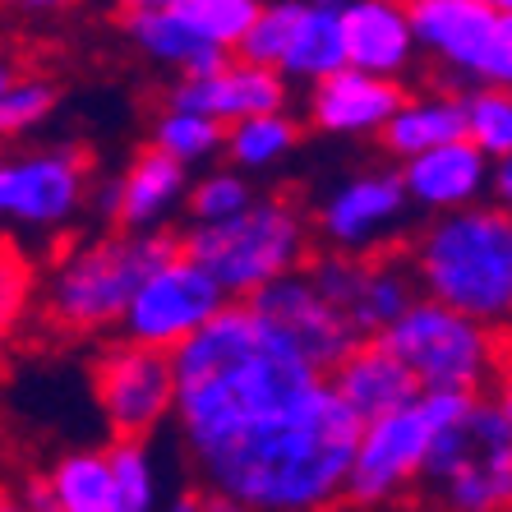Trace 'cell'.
Wrapping results in <instances>:
<instances>
[{"mask_svg": "<svg viewBox=\"0 0 512 512\" xmlns=\"http://www.w3.org/2000/svg\"><path fill=\"white\" fill-rule=\"evenodd\" d=\"M374 342L416 379L420 393L480 397L485 383L503 370V346L494 328H480L425 296H416V305Z\"/></svg>", "mask_w": 512, "mask_h": 512, "instance_id": "8992f818", "label": "cell"}, {"mask_svg": "<svg viewBox=\"0 0 512 512\" xmlns=\"http://www.w3.org/2000/svg\"><path fill=\"white\" fill-rule=\"evenodd\" d=\"M84 199V157L74 148L0 162V222L56 227Z\"/></svg>", "mask_w": 512, "mask_h": 512, "instance_id": "4fadbf2b", "label": "cell"}, {"mask_svg": "<svg viewBox=\"0 0 512 512\" xmlns=\"http://www.w3.org/2000/svg\"><path fill=\"white\" fill-rule=\"evenodd\" d=\"M406 213H411V199H406L397 171H365L328 199L319 227L333 254H370V245H379L388 231L402 227Z\"/></svg>", "mask_w": 512, "mask_h": 512, "instance_id": "5bb4252c", "label": "cell"}, {"mask_svg": "<svg viewBox=\"0 0 512 512\" xmlns=\"http://www.w3.org/2000/svg\"><path fill=\"white\" fill-rule=\"evenodd\" d=\"M406 102V93L388 79H370L356 70H337L333 79L314 84L310 116L328 134H374L383 130L393 111Z\"/></svg>", "mask_w": 512, "mask_h": 512, "instance_id": "d6986e66", "label": "cell"}, {"mask_svg": "<svg viewBox=\"0 0 512 512\" xmlns=\"http://www.w3.org/2000/svg\"><path fill=\"white\" fill-rule=\"evenodd\" d=\"M107 485H111V512H153L157 480L143 443H111L107 453Z\"/></svg>", "mask_w": 512, "mask_h": 512, "instance_id": "4316f807", "label": "cell"}, {"mask_svg": "<svg viewBox=\"0 0 512 512\" xmlns=\"http://www.w3.org/2000/svg\"><path fill=\"white\" fill-rule=\"evenodd\" d=\"M300 273L360 342L383 337L416 305V277L379 254H319Z\"/></svg>", "mask_w": 512, "mask_h": 512, "instance_id": "9c48e42d", "label": "cell"}, {"mask_svg": "<svg viewBox=\"0 0 512 512\" xmlns=\"http://www.w3.org/2000/svg\"><path fill=\"white\" fill-rule=\"evenodd\" d=\"M180 199H185V167H176L157 148H143L130 171L116 176V227L125 236L157 231V222H167Z\"/></svg>", "mask_w": 512, "mask_h": 512, "instance_id": "44dd1931", "label": "cell"}, {"mask_svg": "<svg viewBox=\"0 0 512 512\" xmlns=\"http://www.w3.org/2000/svg\"><path fill=\"white\" fill-rule=\"evenodd\" d=\"M51 107H56V88L51 84H42V79H14L0 93V139L28 134L37 120H47Z\"/></svg>", "mask_w": 512, "mask_h": 512, "instance_id": "4dcf8cb0", "label": "cell"}, {"mask_svg": "<svg viewBox=\"0 0 512 512\" xmlns=\"http://www.w3.org/2000/svg\"><path fill=\"white\" fill-rule=\"evenodd\" d=\"M176 245L231 305H245L254 291L305 268L310 236L286 199H250L236 217L190 227Z\"/></svg>", "mask_w": 512, "mask_h": 512, "instance_id": "3957f363", "label": "cell"}, {"mask_svg": "<svg viewBox=\"0 0 512 512\" xmlns=\"http://www.w3.org/2000/svg\"><path fill=\"white\" fill-rule=\"evenodd\" d=\"M222 143H227V130H222L217 120L190 116V111H167V116L153 125V143H148V148L171 157L176 167H190V162L213 157Z\"/></svg>", "mask_w": 512, "mask_h": 512, "instance_id": "f1b7e54d", "label": "cell"}, {"mask_svg": "<svg viewBox=\"0 0 512 512\" xmlns=\"http://www.w3.org/2000/svg\"><path fill=\"white\" fill-rule=\"evenodd\" d=\"M425 300L499 333L512 314V222L499 208H462L425 227L416 245Z\"/></svg>", "mask_w": 512, "mask_h": 512, "instance_id": "7a4b0ae2", "label": "cell"}, {"mask_svg": "<svg viewBox=\"0 0 512 512\" xmlns=\"http://www.w3.org/2000/svg\"><path fill=\"white\" fill-rule=\"evenodd\" d=\"M245 203H250V185H245L236 171H213V176H203L190 190V217H194V227H203V222H227Z\"/></svg>", "mask_w": 512, "mask_h": 512, "instance_id": "1f68e13d", "label": "cell"}, {"mask_svg": "<svg viewBox=\"0 0 512 512\" xmlns=\"http://www.w3.org/2000/svg\"><path fill=\"white\" fill-rule=\"evenodd\" d=\"M471 397L457 393H420L411 406L383 420L360 425L351 471H346V499L351 503H388L402 489L420 480V466L429 457V443L439 429H448L466 411Z\"/></svg>", "mask_w": 512, "mask_h": 512, "instance_id": "52a82bcc", "label": "cell"}, {"mask_svg": "<svg viewBox=\"0 0 512 512\" xmlns=\"http://www.w3.org/2000/svg\"><path fill=\"white\" fill-rule=\"evenodd\" d=\"M176 254L180 245L171 231H143V236L116 231V236L74 250L47 286L51 323H60L65 333H102L120 323L143 277H153Z\"/></svg>", "mask_w": 512, "mask_h": 512, "instance_id": "5b68a950", "label": "cell"}, {"mask_svg": "<svg viewBox=\"0 0 512 512\" xmlns=\"http://www.w3.org/2000/svg\"><path fill=\"white\" fill-rule=\"evenodd\" d=\"M296 14H300V0H282V5H259L254 14L250 33L240 37V65H254V70H273L282 65L286 56V42H291V28H296Z\"/></svg>", "mask_w": 512, "mask_h": 512, "instance_id": "f546056e", "label": "cell"}, {"mask_svg": "<svg viewBox=\"0 0 512 512\" xmlns=\"http://www.w3.org/2000/svg\"><path fill=\"white\" fill-rule=\"evenodd\" d=\"M379 134L388 143V153H397L402 162H411L420 153H434L443 143L466 139L462 97H406Z\"/></svg>", "mask_w": 512, "mask_h": 512, "instance_id": "603a6c76", "label": "cell"}, {"mask_svg": "<svg viewBox=\"0 0 512 512\" xmlns=\"http://www.w3.org/2000/svg\"><path fill=\"white\" fill-rule=\"evenodd\" d=\"M208 512H245V508H236V503H227V499H213V494H208Z\"/></svg>", "mask_w": 512, "mask_h": 512, "instance_id": "d590c367", "label": "cell"}, {"mask_svg": "<svg viewBox=\"0 0 512 512\" xmlns=\"http://www.w3.org/2000/svg\"><path fill=\"white\" fill-rule=\"evenodd\" d=\"M0 512H24L19 503H10V499H0Z\"/></svg>", "mask_w": 512, "mask_h": 512, "instance_id": "74e56055", "label": "cell"}, {"mask_svg": "<svg viewBox=\"0 0 512 512\" xmlns=\"http://www.w3.org/2000/svg\"><path fill=\"white\" fill-rule=\"evenodd\" d=\"M93 393L116 443H143V434H153L176 402L171 356L134 342L107 346L93 365Z\"/></svg>", "mask_w": 512, "mask_h": 512, "instance_id": "8fae6325", "label": "cell"}, {"mask_svg": "<svg viewBox=\"0 0 512 512\" xmlns=\"http://www.w3.org/2000/svg\"><path fill=\"white\" fill-rule=\"evenodd\" d=\"M56 512H111L107 457L102 453H70L60 457L47 480Z\"/></svg>", "mask_w": 512, "mask_h": 512, "instance_id": "cb8c5ba5", "label": "cell"}, {"mask_svg": "<svg viewBox=\"0 0 512 512\" xmlns=\"http://www.w3.org/2000/svg\"><path fill=\"white\" fill-rule=\"evenodd\" d=\"M420 480L443 512H503L512 499V402L480 393L434 434Z\"/></svg>", "mask_w": 512, "mask_h": 512, "instance_id": "277c9868", "label": "cell"}, {"mask_svg": "<svg viewBox=\"0 0 512 512\" xmlns=\"http://www.w3.org/2000/svg\"><path fill=\"white\" fill-rule=\"evenodd\" d=\"M489 180H494V199H499V213H503V208H508V194H512V167L508 162H494Z\"/></svg>", "mask_w": 512, "mask_h": 512, "instance_id": "836d02e7", "label": "cell"}, {"mask_svg": "<svg viewBox=\"0 0 512 512\" xmlns=\"http://www.w3.org/2000/svg\"><path fill=\"white\" fill-rule=\"evenodd\" d=\"M167 5L180 24L194 28L208 47L227 51V56L240 47V37L250 33L254 14H259V0H167Z\"/></svg>", "mask_w": 512, "mask_h": 512, "instance_id": "d4e9b609", "label": "cell"}, {"mask_svg": "<svg viewBox=\"0 0 512 512\" xmlns=\"http://www.w3.org/2000/svg\"><path fill=\"white\" fill-rule=\"evenodd\" d=\"M342 47L346 70L393 84V74H402L416 56V42L406 28V5H388V0L342 5Z\"/></svg>", "mask_w": 512, "mask_h": 512, "instance_id": "2e32d148", "label": "cell"}, {"mask_svg": "<svg viewBox=\"0 0 512 512\" xmlns=\"http://www.w3.org/2000/svg\"><path fill=\"white\" fill-rule=\"evenodd\" d=\"M411 42L453 65L476 88H508L512 79V10L489 0H416L406 5Z\"/></svg>", "mask_w": 512, "mask_h": 512, "instance_id": "ba28073f", "label": "cell"}, {"mask_svg": "<svg viewBox=\"0 0 512 512\" xmlns=\"http://www.w3.org/2000/svg\"><path fill=\"white\" fill-rule=\"evenodd\" d=\"M360 420L333 397L328 379L310 397L194 443L213 499L245 512H323L342 499Z\"/></svg>", "mask_w": 512, "mask_h": 512, "instance_id": "6da1fadb", "label": "cell"}, {"mask_svg": "<svg viewBox=\"0 0 512 512\" xmlns=\"http://www.w3.org/2000/svg\"><path fill=\"white\" fill-rule=\"evenodd\" d=\"M245 310L259 323H268L319 379H328L360 346V337L323 305V296L305 282V273H291V277H282V282L254 291V296L245 300Z\"/></svg>", "mask_w": 512, "mask_h": 512, "instance_id": "7c38bea8", "label": "cell"}, {"mask_svg": "<svg viewBox=\"0 0 512 512\" xmlns=\"http://www.w3.org/2000/svg\"><path fill=\"white\" fill-rule=\"evenodd\" d=\"M337 70H346L342 5H333V0L300 5L296 28H291V42H286V56H282V65H277V74L323 84V79H333Z\"/></svg>", "mask_w": 512, "mask_h": 512, "instance_id": "7402d4cb", "label": "cell"}, {"mask_svg": "<svg viewBox=\"0 0 512 512\" xmlns=\"http://www.w3.org/2000/svg\"><path fill=\"white\" fill-rule=\"evenodd\" d=\"M167 512H208V503H203V494H180Z\"/></svg>", "mask_w": 512, "mask_h": 512, "instance_id": "e575fe53", "label": "cell"}, {"mask_svg": "<svg viewBox=\"0 0 512 512\" xmlns=\"http://www.w3.org/2000/svg\"><path fill=\"white\" fill-rule=\"evenodd\" d=\"M28 300H33V263L19 254L14 240L0 236V337L19 328Z\"/></svg>", "mask_w": 512, "mask_h": 512, "instance_id": "d6a6232c", "label": "cell"}, {"mask_svg": "<svg viewBox=\"0 0 512 512\" xmlns=\"http://www.w3.org/2000/svg\"><path fill=\"white\" fill-rule=\"evenodd\" d=\"M282 107H286L282 74L254 70V65H240V60H227L222 70L203 74V79H176V88H171V111L217 120L222 130L250 116H273Z\"/></svg>", "mask_w": 512, "mask_h": 512, "instance_id": "9a60e30c", "label": "cell"}, {"mask_svg": "<svg viewBox=\"0 0 512 512\" xmlns=\"http://www.w3.org/2000/svg\"><path fill=\"white\" fill-rule=\"evenodd\" d=\"M0 370H5V365H0Z\"/></svg>", "mask_w": 512, "mask_h": 512, "instance_id": "f35d334b", "label": "cell"}, {"mask_svg": "<svg viewBox=\"0 0 512 512\" xmlns=\"http://www.w3.org/2000/svg\"><path fill=\"white\" fill-rule=\"evenodd\" d=\"M328 388H333V397L360 425L393 416V411H402V406H411L420 397L416 379H411L379 342H360L356 351L328 374Z\"/></svg>", "mask_w": 512, "mask_h": 512, "instance_id": "ac0fdd59", "label": "cell"}, {"mask_svg": "<svg viewBox=\"0 0 512 512\" xmlns=\"http://www.w3.org/2000/svg\"><path fill=\"white\" fill-rule=\"evenodd\" d=\"M296 120L286 116V111H273V116H250L240 120V125H227V143L231 157H236L240 167H273L277 157H286L296 148Z\"/></svg>", "mask_w": 512, "mask_h": 512, "instance_id": "83f0119b", "label": "cell"}, {"mask_svg": "<svg viewBox=\"0 0 512 512\" xmlns=\"http://www.w3.org/2000/svg\"><path fill=\"white\" fill-rule=\"evenodd\" d=\"M402 190L411 203L420 208H434V213H462L480 199V190L489 185V157L476 153L466 139L443 143L434 153L411 157L402 171Z\"/></svg>", "mask_w": 512, "mask_h": 512, "instance_id": "e0dca14e", "label": "cell"}, {"mask_svg": "<svg viewBox=\"0 0 512 512\" xmlns=\"http://www.w3.org/2000/svg\"><path fill=\"white\" fill-rule=\"evenodd\" d=\"M462 125H466V143L476 153L508 162L512 153V97L499 88H476L471 97H462Z\"/></svg>", "mask_w": 512, "mask_h": 512, "instance_id": "484cf974", "label": "cell"}, {"mask_svg": "<svg viewBox=\"0 0 512 512\" xmlns=\"http://www.w3.org/2000/svg\"><path fill=\"white\" fill-rule=\"evenodd\" d=\"M222 310H227V296L185 254H176L153 277H143V286L120 314V328H125V342L171 356L180 342H190L203 323L217 319Z\"/></svg>", "mask_w": 512, "mask_h": 512, "instance_id": "30bf717a", "label": "cell"}, {"mask_svg": "<svg viewBox=\"0 0 512 512\" xmlns=\"http://www.w3.org/2000/svg\"><path fill=\"white\" fill-rule=\"evenodd\" d=\"M125 33L134 37V47L143 56H153L157 65H171L180 79H203V74H213L227 65V51L208 47L194 28H185L171 14L167 0H139L125 10Z\"/></svg>", "mask_w": 512, "mask_h": 512, "instance_id": "ffe728a7", "label": "cell"}, {"mask_svg": "<svg viewBox=\"0 0 512 512\" xmlns=\"http://www.w3.org/2000/svg\"><path fill=\"white\" fill-rule=\"evenodd\" d=\"M14 84V70H10V65H5V60H0V93H5V88H10Z\"/></svg>", "mask_w": 512, "mask_h": 512, "instance_id": "8d00e7d4", "label": "cell"}]
</instances>
